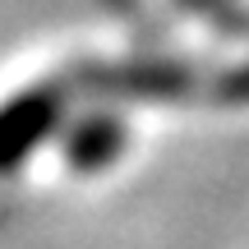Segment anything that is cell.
<instances>
[{"label":"cell","mask_w":249,"mask_h":249,"mask_svg":"<svg viewBox=\"0 0 249 249\" xmlns=\"http://www.w3.org/2000/svg\"><path fill=\"white\" fill-rule=\"evenodd\" d=\"M55 116H60L55 92H28L14 107L0 111V171H9L42 134H51Z\"/></svg>","instance_id":"obj_1"},{"label":"cell","mask_w":249,"mask_h":249,"mask_svg":"<svg viewBox=\"0 0 249 249\" xmlns=\"http://www.w3.org/2000/svg\"><path fill=\"white\" fill-rule=\"evenodd\" d=\"M120 143V124L116 120H83L79 129L70 134V161L79 166H102V161L116 157Z\"/></svg>","instance_id":"obj_2"}]
</instances>
